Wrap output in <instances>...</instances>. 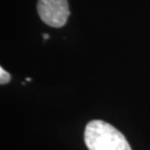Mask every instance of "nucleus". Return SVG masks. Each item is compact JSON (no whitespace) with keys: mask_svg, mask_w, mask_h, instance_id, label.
I'll return each mask as SVG.
<instances>
[{"mask_svg":"<svg viewBox=\"0 0 150 150\" xmlns=\"http://www.w3.org/2000/svg\"><path fill=\"white\" fill-rule=\"evenodd\" d=\"M84 140L89 150H132L124 134L101 120L87 124Z\"/></svg>","mask_w":150,"mask_h":150,"instance_id":"f257e3e1","label":"nucleus"},{"mask_svg":"<svg viewBox=\"0 0 150 150\" xmlns=\"http://www.w3.org/2000/svg\"><path fill=\"white\" fill-rule=\"evenodd\" d=\"M37 11L41 21L52 28H62L70 15L67 0H38Z\"/></svg>","mask_w":150,"mask_h":150,"instance_id":"f03ea898","label":"nucleus"},{"mask_svg":"<svg viewBox=\"0 0 150 150\" xmlns=\"http://www.w3.org/2000/svg\"><path fill=\"white\" fill-rule=\"evenodd\" d=\"M11 81V75L7 71L3 69V67H0V84L4 85Z\"/></svg>","mask_w":150,"mask_h":150,"instance_id":"7ed1b4c3","label":"nucleus"},{"mask_svg":"<svg viewBox=\"0 0 150 150\" xmlns=\"http://www.w3.org/2000/svg\"><path fill=\"white\" fill-rule=\"evenodd\" d=\"M43 37H44L45 40H46V39L49 38V35H48V34H43Z\"/></svg>","mask_w":150,"mask_h":150,"instance_id":"20e7f679","label":"nucleus"}]
</instances>
